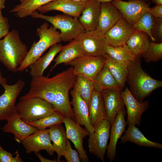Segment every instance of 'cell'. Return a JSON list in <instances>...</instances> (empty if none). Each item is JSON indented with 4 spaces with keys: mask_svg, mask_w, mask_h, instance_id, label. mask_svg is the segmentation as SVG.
<instances>
[{
    "mask_svg": "<svg viewBox=\"0 0 162 162\" xmlns=\"http://www.w3.org/2000/svg\"><path fill=\"white\" fill-rule=\"evenodd\" d=\"M105 56L106 61L105 65L123 89L126 82L129 62L114 59L106 54Z\"/></svg>",
    "mask_w": 162,
    "mask_h": 162,
    "instance_id": "cell-27",
    "label": "cell"
},
{
    "mask_svg": "<svg viewBox=\"0 0 162 162\" xmlns=\"http://www.w3.org/2000/svg\"><path fill=\"white\" fill-rule=\"evenodd\" d=\"M100 3H104L106 2H111L112 0H96Z\"/></svg>",
    "mask_w": 162,
    "mask_h": 162,
    "instance_id": "cell-45",
    "label": "cell"
},
{
    "mask_svg": "<svg viewBox=\"0 0 162 162\" xmlns=\"http://www.w3.org/2000/svg\"><path fill=\"white\" fill-rule=\"evenodd\" d=\"M81 43L78 38L74 39L67 45L63 46L59 54L55 59V64L49 74L58 65H65L70 61L85 55Z\"/></svg>",
    "mask_w": 162,
    "mask_h": 162,
    "instance_id": "cell-22",
    "label": "cell"
},
{
    "mask_svg": "<svg viewBox=\"0 0 162 162\" xmlns=\"http://www.w3.org/2000/svg\"><path fill=\"white\" fill-rule=\"evenodd\" d=\"M148 11L154 18L162 19V4H156L154 7L150 8Z\"/></svg>",
    "mask_w": 162,
    "mask_h": 162,
    "instance_id": "cell-40",
    "label": "cell"
},
{
    "mask_svg": "<svg viewBox=\"0 0 162 162\" xmlns=\"http://www.w3.org/2000/svg\"><path fill=\"white\" fill-rule=\"evenodd\" d=\"M141 0V1H144V2H148V3L150 2L149 0Z\"/></svg>",
    "mask_w": 162,
    "mask_h": 162,
    "instance_id": "cell-47",
    "label": "cell"
},
{
    "mask_svg": "<svg viewBox=\"0 0 162 162\" xmlns=\"http://www.w3.org/2000/svg\"><path fill=\"white\" fill-rule=\"evenodd\" d=\"M2 10L0 8V39L8 33L10 28L9 21L3 16Z\"/></svg>",
    "mask_w": 162,
    "mask_h": 162,
    "instance_id": "cell-39",
    "label": "cell"
},
{
    "mask_svg": "<svg viewBox=\"0 0 162 162\" xmlns=\"http://www.w3.org/2000/svg\"><path fill=\"white\" fill-rule=\"evenodd\" d=\"M122 90L121 87H118L101 92L106 112V119L111 125L119 112L124 107L125 105L121 96Z\"/></svg>",
    "mask_w": 162,
    "mask_h": 162,
    "instance_id": "cell-14",
    "label": "cell"
},
{
    "mask_svg": "<svg viewBox=\"0 0 162 162\" xmlns=\"http://www.w3.org/2000/svg\"><path fill=\"white\" fill-rule=\"evenodd\" d=\"M16 106L21 118L27 123L45 118L56 111L50 104L38 97L20 100Z\"/></svg>",
    "mask_w": 162,
    "mask_h": 162,
    "instance_id": "cell-5",
    "label": "cell"
},
{
    "mask_svg": "<svg viewBox=\"0 0 162 162\" xmlns=\"http://www.w3.org/2000/svg\"><path fill=\"white\" fill-rule=\"evenodd\" d=\"M123 16L111 2L100 3V12L96 30L104 34Z\"/></svg>",
    "mask_w": 162,
    "mask_h": 162,
    "instance_id": "cell-20",
    "label": "cell"
},
{
    "mask_svg": "<svg viewBox=\"0 0 162 162\" xmlns=\"http://www.w3.org/2000/svg\"><path fill=\"white\" fill-rule=\"evenodd\" d=\"M72 0L73 1H77V2H84V1H88L89 0Z\"/></svg>",
    "mask_w": 162,
    "mask_h": 162,
    "instance_id": "cell-46",
    "label": "cell"
},
{
    "mask_svg": "<svg viewBox=\"0 0 162 162\" xmlns=\"http://www.w3.org/2000/svg\"><path fill=\"white\" fill-rule=\"evenodd\" d=\"M5 0H0V8L2 9L5 8Z\"/></svg>",
    "mask_w": 162,
    "mask_h": 162,
    "instance_id": "cell-44",
    "label": "cell"
},
{
    "mask_svg": "<svg viewBox=\"0 0 162 162\" xmlns=\"http://www.w3.org/2000/svg\"><path fill=\"white\" fill-rule=\"evenodd\" d=\"M4 37L0 39V62L9 71L16 73L27 56V47L16 30L13 29Z\"/></svg>",
    "mask_w": 162,
    "mask_h": 162,
    "instance_id": "cell-2",
    "label": "cell"
},
{
    "mask_svg": "<svg viewBox=\"0 0 162 162\" xmlns=\"http://www.w3.org/2000/svg\"><path fill=\"white\" fill-rule=\"evenodd\" d=\"M124 135L121 137V141L124 143L130 142L139 146L148 147H154L162 149L161 143L151 141L147 139L135 125H128Z\"/></svg>",
    "mask_w": 162,
    "mask_h": 162,
    "instance_id": "cell-26",
    "label": "cell"
},
{
    "mask_svg": "<svg viewBox=\"0 0 162 162\" xmlns=\"http://www.w3.org/2000/svg\"><path fill=\"white\" fill-rule=\"evenodd\" d=\"M2 127L3 131L13 134L14 140L20 143L38 130L23 121L17 112L8 118Z\"/></svg>",
    "mask_w": 162,
    "mask_h": 162,
    "instance_id": "cell-16",
    "label": "cell"
},
{
    "mask_svg": "<svg viewBox=\"0 0 162 162\" xmlns=\"http://www.w3.org/2000/svg\"><path fill=\"white\" fill-rule=\"evenodd\" d=\"M93 81L94 89L100 92L104 91L113 88L121 87L118 82L105 65L95 77Z\"/></svg>",
    "mask_w": 162,
    "mask_h": 162,
    "instance_id": "cell-30",
    "label": "cell"
},
{
    "mask_svg": "<svg viewBox=\"0 0 162 162\" xmlns=\"http://www.w3.org/2000/svg\"><path fill=\"white\" fill-rule=\"evenodd\" d=\"M48 130L51 141L53 143V150L57 154V160L58 162H62L60 159L65 152L67 146L65 130L62 124L52 126Z\"/></svg>",
    "mask_w": 162,
    "mask_h": 162,
    "instance_id": "cell-25",
    "label": "cell"
},
{
    "mask_svg": "<svg viewBox=\"0 0 162 162\" xmlns=\"http://www.w3.org/2000/svg\"><path fill=\"white\" fill-rule=\"evenodd\" d=\"M25 84L24 81L19 79L13 85L7 83L1 85L4 91L0 95V122L7 120L17 112L16 100Z\"/></svg>",
    "mask_w": 162,
    "mask_h": 162,
    "instance_id": "cell-8",
    "label": "cell"
},
{
    "mask_svg": "<svg viewBox=\"0 0 162 162\" xmlns=\"http://www.w3.org/2000/svg\"><path fill=\"white\" fill-rule=\"evenodd\" d=\"M134 31L133 26L124 18L104 34L108 45L116 46L125 44Z\"/></svg>",
    "mask_w": 162,
    "mask_h": 162,
    "instance_id": "cell-17",
    "label": "cell"
},
{
    "mask_svg": "<svg viewBox=\"0 0 162 162\" xmlns=\"http://www.w3.org/2000/svg\"><path fill=\"white\" fill-rule=\"evenodd\" d=\"M7 83V79L2 76L0 70V85H1L2 84Z\"/></svg>",
    "mask_w": 162,
    "mask_h": 162,
    "instance_id": "cell-42",
    "label": "cell"
},
{
    "mask_svg": "<svg viewBox=\"0 0 162 162\" xmlns=\"http://www.w3.org/2000/svg\"><path fill=\"white\" fill-rule=\"evenodd\" d=\"M87 1L77 2L70 0H55L39 8L38 12L43 14L52 10L62 12L72 17L78 18Z\"/></svg>",
    "mask_w": 162,
    "mask_h": 162,
    "instance_id": "cell-15",
    "label": "cell"
},
{
    "mask_svg": "<svg viewBox=\"0 0 162 162\" xmlns=\"http://www.w3.org/2000/svg\"><path fill=\"white\" fill-rule=\"evenodd\" d=\"M63 123L66 129L67 138L73 143L81 160L84 162H88V158L83 146V140L89 135V133L70 118L64 116Z\"/></svg>",
    "mask_w": 162,
    "mask_h": 162,
    "instance_id": "cell-11",
    "label": "cell"
},
{
    "mask_svg": "<svg viewBox=\"0 0 162 162\" xmlns=\"http://www.w3.org/2000/svg\"><path fill=\"white\" fill-rule=\"evenodd\" d=\"M78 39L80 40L86 55L100 56L106 54L108 44L104 34L96 29L85 31Z\"/></svg>",
    "mask_w": 162,
    "mask_h": 162,
    "instance_id": "cell-10",
    "label": "cell"
},
{
    "mask_svg": "<svg viewBox=\"0 0 162 162\" xmlns=\"http://www.w3.org/2000/svg\"><path fill=\"white\" fill-rule=\"evenodd\" d=\"M152 37L156 41L162 42V19L154 18V24L151 31Z\"/></svg>",
    "mask_w": 162,
    "mask_h": 162,
    "instance_id": "cell-38",
    "label": "cell"
},
{
    "mask_svg": "<svg viewBox=\"0 0 162 162\" xmlns=\"http://www.w3.org/2000/svg\"><path fill=\"white\" fill-rule=\"evenodd\" d=\"M37 10L31 16L33 18H40L49 22L57 29L60 30L62 41H68L77 38L85 31L78 18L66 14H57L54 16L39 14Z\"/></svg>",
    "mask_w": 162,
    "mask_h": 162,
    "instance_id": "cell-4",
    "label": "cell"
},
{
    "mask_svg": "<svg viewBox=\"0 0 162 162\" xmlns=\"http://www.w3.org/2000/svg\"><path fill=\"white\" fill-rule=\"evenodd\" d=\"M105 56H93L85 55L74 59L65 65L71 66L76 75L82 76L93 81L105 65Z\"/></svg>",
    "mask_w": 162,
    "mask_h": 162,
    "instance_id": "cell-7",
    "label": "cell"
},
{
    "mask_svg": "<svg viewBox=\"0 0 162 162\" xmlns=\"http://www.w3.org/2000/svg\"><path fill=\"white\" fill-rule=\"evenodd\" d=\"M73 87L76 89L88 106L94 90L93 81L85 76L77 75Z\"/></svg>",
    "mask_w": 162,
    "mask_h": 162,
    "instance_id": "cell-31",
    "label": "cell"
},
{
    "mask_svg": "<svg viewBox=\"0 0 162 162\" xmlns=\"http://www.w3.org/2000/svg\"><path fill=\"white\" fill-rule=\"evenodd\" d=\"M141 56L144 58L147 63L157 62L162 58V42H150L146 52Z\"/></svg>",
    "mask_w": 162,
    "mask_h": 162,
    "instance_id": "cell-35",
    "label": "cell"
},
{
    "mask_svg": "<svg viewBox=\"0 0 162 162\" xmlns=\"http://www.w3.org/2000/svg\"><path fill=\"white\" fill-rule=\"evenodd\" d=\"M140 56L129 62L126 82L132 95L142 102L153 91L162 86V81L152 78L142 68Z\"/></svg>",
    "mask_w": 162,
    "mask_h": 162,
    "instance_id": "cell-1",
    "label": "cell"
},
{
    "mask_svg": "<svg viewBox=\"0 0 162 162\" xmlns=\"http://www.w3.org/2000/svg\"><path fill=\"white\" fill-rule=\"evenodd\" d=\"M154 18L148 11L145 12L138 22L134 26L135 31H140L146 32L151 38L153 42L155 40L152 37L151 31L154 22Z\"/></svg>",
    "mask_w": 162,
    "mask_h": 162,
    "instance_id": "cell-34",
    "label": "cell"
},
{
    "mask_svg": "<svg viewBox=\"0 0 162 162\" xmlns=\"http://www.w3.org/2000/svg\"><path fill=\"white\" fill-rule=\"evenodd\" d=\"M106 54L114 59L126 62L134 61L136 56L129 50L126 43L116 46L108 45Z\"/></svg>",
    "mask_w": 162,
    "mask_h": 162,
    "instance_id": "cell-32",
    "label": "cell"
},
{
    "mask_svg": "<svg viewBox=\"0 0 162 162\" xmlns=\"http://www.w3.org/2000/svg\"><path fill=\"white\" fill-rule=\"evenodd\" d=\"M63 156L67 162H80L81 161L77 151L72 148L69 140L68 139L66 151Z\"/></svg>",
    "mask_w": 162,
    "mask_h": 162,
    "instance_id": "cell-37",
    "label": "cell"
},
{
    "mask_svg": "<svg viewBox=\"0 0 162 162\" xmlns=\"http://www.w3.org/2000/svg\"><path fill=\"white\" fill-rule=\"evenodd\" d=\"M35 154L41 162H58L55 159L54 160H51L46 158L42 156L40 153L38 152H35Z\"/></svg>",
    "mask_w": 162,
    "mask_h": 162,
    "instance_id": "cell-41",
    "label": "cell"
},
{
    "mask_svg": "<svg viewBox=\"0 0 162 162\" xmlns=\"http://www.w3.org/2000/svg\"><path fill=\"white\" fill-rule=\"evenodd\" d=\"M126 111L124 108L118 113L113 123L111 125L110 136V141L108 144L106 152L107 159L113 161L116 155V149L118 140L121 137L125 131L127 124L125 116Z\"/></svg>",
    "mask_w": 162,
    "mask_h": 162,
    "instance_id": "cell-19",
    "label": "cell"
},
{
    "mask_svg": "<svg viewBox=\"0 0 162 162\" xmlns=\"http://www.w3.org/2000/svg\"><path fill=\"white\" fill-rule=\"evenodd\" d=\"M72 98L70 102L74 112L75 121L85 128L90 134L92 133L94 130L90 122L89 116L88 106L76 89L73 87L70 92Z\"/></svg>",
    "mask_w": 162,
    "mask_h": 162,
    "instance_id": "cell-18",
    "label": "cell"
},
{
    "mask_svg": "<svg viewBox=\"0 0 162 162\" xmlns=\"http://www.w3.org/2000/svg\"><path fill=\"white\" fill-rule=\"evenodd\" d=\"M64 117L62 114L56 111L47 117L27 124L38 130H44L63 123Z\"/></svg>",
    "mask_w": 162,
    "mask_h": 162,
    "instance_id": "cell-33",
    "label": "cell"
},
{
    "mask_svg": "<svg viewBox=\"0 0 162 162\" xmlns=\"http://www.w3.org/2000/svg\"><path fill=\"white\" fill-rule=\"evenodd\" d=\"M121 96L127 109L128 115L127 124L128 125L139 126L142 115L149 107L148 101H139L134 96L127 87L124 90L122 91Z\"/></svg>",
    "mask_w": 162,
    "mask_h": 162,
    "instance_id": "cell-12",
    "label": "cell"
},
{
    "mask_svg": "<svg viewBox=\"0 0 162 162\" xmlns=\"http://www.w3.org/2000/svg\"><path fill=\"white\" fill-rule=\"evenodd\" d=\"M100 12V3L96 0L87 1L78 19L85 31L96 29Z\"/></svg>",
    "mask_w": 162,
    "mask_h": 162,
    "instance_id": "cell-21",
    "label": "cell"
},
{
    "mask_svg": "<svg viewBox=\"0 0 162 162\" xmlns=\"http://www.w3.org/2000/svg\"><path fill=\"white\" fill-rule=\"evenodd\" d=\"M149 1L155 4H162V0H149Z\"/></svg>",
    "mask_w": 162,
    "mask_h": 162,
    "instance_id": "cell-43",
    "label": "cell"
},
{
    "mask_svg": "<svg viewBox=\"0 0 162 162\" xmlns=\"http://www.w3.org/2000/svg\"><path fill=\"white\" fill-rule=\"evenodd\" d=\"M21 143L27 154L38 152L41 150H46L51 155H53L55 152L48 129L38 130Z\"/></svg>",
    "mask_w": 162,
    "mask_h": 162,
    "instance_id": "cell-13",
    "label": "cell"
},
{
    "mask_svg": "<svg viewBox=\"0 0 162 162\" xmlns=\"http://www.w3.org/2000/svg\"><path fill=\"white\" fill-rule=\"evenodd\" d=\"M150 43L147 34L146 32L134 30L126 44L134 55L141 56L146 51Z\"/></svg>",
    "mask_w": 162,
    "mask_h": 162,
    "instance_id": "cell-28",
    "label": "cell"
},
{
    "mask_svg": "<svg viewBox=\"0 0 162 162\" xmlns=\"http://www.w3.org/2000/svg\"><path fill=\"white\" fill-rule=\"evenodd\" d=\"M55 0H20V3L10 11L20 18L31 16L40 7Z\"/></svg>",
    "mask_w": 162,
    "mask_h": 162,
    "instance_id": "cell-29",
    "label": "cell"
},
{
    "mask_svg": "<svg viewBox=\"0 0 162 162\" xmlns=\"http://www.w3.org/2000/svg\"><path fill=\"white\" fill-rule=\"evenodd\" d=\"M111 2L120 11L123 18L133 26L150 8V2L140 0H129L127 1L112 0Z\"/></svg>",
    "mask_w": 162,
    "mask_h": 162,
    "instance_id": "cell-9",
    "label": "cell"
},
{
    "mask_svg": "<svg viewBox=\"0 0 162 162\" xmlns=\"http://www.w3.org/2000/svg\"><path fill=\"white\" fill-rule=\"evenodd\" d=\"M37 35L39 39L37 42L34 41L28 51L27 56L18 69V72L26 70L35 62L48 49L53 45L62 41L60 32L57 29L45 22L36 30Z\"/></svg>",
    "mask_w": 162,
    "mask_h": 162,
    "instance_id": "cell-3",
    "label": "cell"
},
{
    "mask_svg": "<svg viewBox=\"0 0 162 162\" xmlns=\"http://www.w3.org/2000/svg\"><path fill=\"white\" fill-rule=\"evenodd\" d=\"M14 157L12 154L4 150L0 144V162H22L19 154L18 150L15 151Z\"/></svg>",
    "mask_w": 162,
    "mask_h": 162,
    "instance_id": "cell-36",
    "label": "cell"
},
{
    "mask_svg": "<svg viewBox=\"0 0 162 162\" xmlns=\"http://www.w3.org/2000/svg\"><path fill=\"white\" fill-rule=\"evenodd\" d=\"M88 107L89 120L94 128L99 122L106 118V112L100 92L94 89Z\"/></svg>",
    "mask_w": 162,
    "mask_h": 162,
    "instance_id": "cell-23",
    "label": "cell"
},
{
    "mask_svg": "<svg viewBox=\"0 0 162 162\" xmlns=\"http://www.w3.org/2000/svg\"><path fill=\"white\" fill-rule=\"evenodd\" d=\"M63 46L60 43L56 44L50 47L46 54L40 57L28 68L30 75L32 77L43 75V73L56 55L62 50Z\"/></svg>",
    "mask_w": 162,
    "mask_h": 162,
    "instance_id": "cell-24",
    "label": "cell"
},
{
    "mask_svg": "<svg viewBox=\"0 0 162 162\" xmlns=\"http://www.w3.org/2000/svg\"><path fill=\"white\" fill-rule=\"evenodd\" d=\"M111 125L106 119L101 120L89 135L88 140L89 152L103 162L107 151Z\"/></svg>",
    "mask_w": 162,
    "mask_h": 162,
    "instance_id": "cell-6",
    "label": "cell"
}]
</instances>
